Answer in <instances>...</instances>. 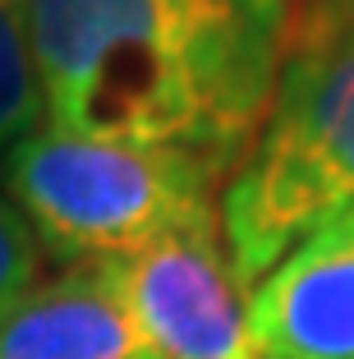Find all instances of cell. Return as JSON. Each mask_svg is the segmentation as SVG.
I'll return each mask as SVG.
<instances>
[{
    "label": "cell",
    "mask_w": 354,
    "mask_h": 359,
    "mask_svg": "<svg viewBox=\"0 0 354 359\" xmlns=\"http://www.w3.org/2000/svg\"><path fill=\"white\" fill-rule=\"evenodd\" d=\"M42 125V88L32 69L28 0H0V161Z\"/></svg>",
    "instance_id": "52a82bcc"
},
{
    "label": "cell",
    "mask_w": 354,
    "mask_h": 359,
    "mask_svg": "<svg viewBox=\"0 0 354 359\" xmlns=\"http://www.w3.org/2000/svg\"><path fill=\"white\" fill-rule=\"evenodd\" d=\"M354 212V0H294L281 79L221 189L230 267L258 285L308 231Z\"/></svg>",
    "instance_id": "7a4b0ae2"
},
{
    "label": "cell",
    "mask_w": 354,
    "mask_h": 359,
    "mask_svg": "<svg viewBox=\"0 0 354 359\" xmlns=\"http://www.w3.org/2000/svg\"><path fill=\"white\" fill-rule=\"evenodd\" d=\"M120 285L156 359H262L221 222L120 258Z\"/></svg>",
    "instance_id": "277c9868"
},
{
    "label": "cell",
    "mask_w": 354,
    "mask_h": 359,
    "mask_svg": "<svg viewBox=\"0 0 354 359\" xmlns=\"http://www.w3.org/2000/svg\"><path fill=\"white\" fill-rule=\"evenodd\" d=\"M5 198L55 263L129 258L166 235L221 222V175L179 148L106 143L37 125L10 157Z\"/></svg>",
    "instance_id": "3957f363"
},
{
    "label": "cell",
    "mask_w": 354,
    "mask_h": 359,
    "mask_svg": "<svg viewBox=\"0 0 354 359\" xmlns=\"http://www.w3.org/2000/svg\"><path fill=\"white\" fill-rule=\"evenodd\" d=\"M0 359H156L120 285V258L42 276L0 318Z\"/></svg>",
    "instance_id": "8992f818"
},
{
    "label": "cell",
    "mask_w": 354,
    "mask_h": 359,
    "mask_svg": "<svg viewBox=\"0 0 354 359\" xmlns=\"http://www.w3.org/2000/svg\"><path fill=\"white\" fill-rule=\"evenodd\" d=\"M262 359H354V212L308 231L249 295Z\"/></svg>",
    "instance_id": "5b68a950"
},
{
    "label": "cell",
    "mask_w": 354,
    "mask_h": 359,
    "mask_svg": "<svg viewBox=\"0 0 354 359\" xmlns=\"http://www.w3.org/2000/svg\"><path fill=\"white\" fill-rule=\"evenodd\" d=\"M42 244L10 198H0V318L42 281Z\"/></svg>",
    "instance_id": "ba28073f"
},
{
    "label": "cell",
    "mask_w": 354,
    "mask_h": 359,
    "mask_svg": "<svg viewBox=\"0 0 354 359\" xmlns=\"http://www.w3.org/2000/svg\"><path fill=\"white\" fill-rule=\"evenodd\" d=\"M294 0H28L46 125L244 161L290 42Z\"/></svg>",
    "instance_id": "6da1fadb"
}]
</instances>
